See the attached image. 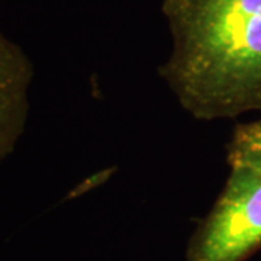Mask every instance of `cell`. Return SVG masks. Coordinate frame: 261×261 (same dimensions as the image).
I'll list each match as a JSON object with an SVG mask.
<instances>
[{
  "mask_svg": "<svg viewBox=\"0 0 261 261\" xmlns=\"http://www.w3.org/2000/svg\"><path fill=\"white\" fill-rule=\"evenodd\" d=\"M261 251V171L231 168L187 244L186 261H247Z\"/></svg>",
  "mask_w": 261,
  "mask_h": 261,
  "instance_id": "7a4b0ae2",
  "label": "cell"
},
{
  "mask_svg": "<svg viewBox=\"0 0 261 261\" xmlns=\"http://www.w3.org/2000/svg\"><path fill=\"white\" fill-rule=\"evenodd\" d=\"M32 80L29 57L0 31V163L15 151L25 132Z\"/></svg>",
  "mask_w": 261,
  "mask_h": 261,
  "instance_id": "3957f363",
  "label": "cell"
},
{
  "mask_svg": "<svg viewBox=\"0 0 261 261\" xmlns=\"http://www.w3.org/2000/svg\"><path fill=\"white\" fill-rule=\"evenodd\" d=\"M226 161L231 168L261 171V119L235 126L226 147Z\"/></svg>",
  "mask_w": 261,
  "mask_h": 261,
  "instance_id": "277c9868",
  "label": "cell"
},
{
  "mask_svg": "<svg viewBox=\"0 0 261 261\" xmlns=\"http://www.w3.org/2000/svg\"><path fill=\"white\" fill-rule=\"evenodd\" d=\"M173 47L160 77L197 121L261 111V0H163Z\"/></svg>",
  "mask_w": 261,
  "mask_h": 261,
  "instance_id": "6da1fadb",
  "label": "cell"
}]
</instances>
